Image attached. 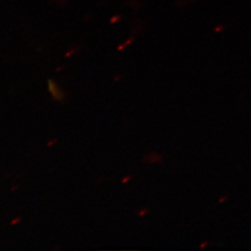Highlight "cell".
<instances>
[{"label":"cell","instance_id":"obj_1","mask_svg":"<svg viewBox=\"0 0 251 251\" xmlns=\"http://www.w3.org/2000/svg\"><path fill=\"white\" fill-rule=\"evenodd\" d=\"M47 90L50 92L51 98L56 102H63L66 99V93L64 90L53 79H48L47 80Z\"/></svg>","mask_w":251,"mask_h":251},{"label":"cell","instance_id":"obj_2","mask_svg":"<svg viewBox=\"0 0 251 251\" xmlns=\"http://www.w3.org/2000/svg\"><path fill=\"white\" fill-rule=\"evenodd\" d=\"M79 50H80V47H71L69 48L68 50H66L65 54H64V57L65 58H70V57H72L74 55H76V53H78Z\"/></svg>","mask_w":251,"mask_h":251},{"label":"cell","instance_id":"obj_3","mask_svg":"<svg viewBox=\"0 0 251 251\" xmlns=\"http://www.w3.org/2000/svg\"><path fill=\"white\" fill-rule=\"evenodd\" d=\"M133 40H134V37H130L129 39H127V41H125L124 43H122V44H120L119 46H118L117 50H123L124 48H126L129 45H130V44L133 42Z\"/></svg>","mask_w":251,"mask_h":251},{"label":"cell","instance_id":"obj_4","mask_svg":"<svg viewBox=\"0 0 251 251\" xmlns=\"http://www.w3.org/2000/svg\"><path fill=\"white\" fill-rule=\"evenodd\" d=\"M121 19H122V16H121V15H113L112 18H111V20H110V23H111V24H114V23H116L117 21H119Z\"/></svg>","mask_w":251,"mask_h":251},{"label":"cell","instance_id":"obj_5","mask_svg":"<svg viewBox=\"0 0 251 251\" xmlns=\"http://www.w3.org/2000/svg\"><path fill=\"white\" fill-rule=\"evenodd\" d=\"M21 221V217H16L14 219H12L11 221H10V224L11 226H14V225H17V224H19L20 222Z\"/></svg>","mask_w":251,"mask_h":251},{"label":"cell","instance_id":"obj_6","mask_svg":"<svg viewBox=\"0 0 251 251\" xmlns=\"http://www.w3.org/2000/svg\"><path fill=\"white\" fill-rule=\"evenodd\" d=\"M57 142H58V140H57V139H51L47 142V147H52V146H54L55 144H57Z\"/></svg>","mask_w":251,"mask_h":251},{"label":"cell","instance_id":"obj_7","mask_svg":"<svg viewBox=\"0 0 251 251\" xmlns=\"http://www.w3.org/2000/svg\"><path fill=\"white\" fill-rule=\"evenodd\" d=\"M67 2V0H58V3H56L58 6H63Z\"/></svg>","mask_w":251,"mask_h":251},{"label":"cell","instance_id":"obj_8","mask_svg":"<svg viewBox=\"0 0 251 251\" xmlns=\"http://www.w3.org/2000/svg\"><path fill=\"white\" fill-rule=\"evenodd\" d=\"M64 68H65V65H63V66L60 65L59 67H57V68L55 69V71H56L57 73H60L61 71H63V70Z\"/></svg>","mask_w":251,"mask_h":251},{"label":"cell","instance_id":"obj_9","mask_svg":"<svg viewBox=\"0 0 251 251\" xmlns=\"http://www.w3.org/2000/svg\"><path fill=\"white\" fill-rule=\"evenodd\" d=\"M130 179H131L130 176H127V177H126L125 179H122V182H123V183H126L127 182H129V180H130Z\"/></svg>","mask_w":251,"mask_h":251},{"label":"cell","instance_id":"obj_10","mask_svg":"<svg viewBox=\"0 0 251 251\" xmlns=\"http://www.w3.org/2000/svg\"><path fill=\"white\" fill-rule=\"evenodd\" d=\"M18 189H19V185H14L10 188V192H15L16 190H18Z\"/></svg>","mask_w":251,"mask_h":251}]
</instances>
